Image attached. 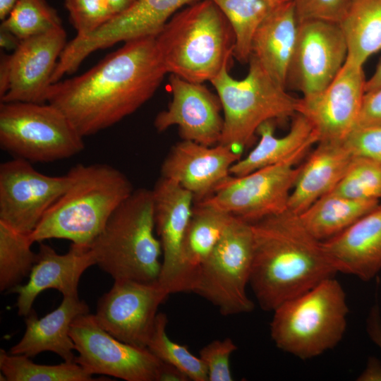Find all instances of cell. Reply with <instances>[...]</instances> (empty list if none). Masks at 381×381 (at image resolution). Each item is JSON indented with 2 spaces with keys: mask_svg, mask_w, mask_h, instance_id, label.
I'll use <instances>...</instances> for the list:
<instances>
[{
  "mask_svg": "<svg viewBox=\"0 0 381 381\" xmlns=\"http://www.w3.org/2000/svg\"><path fill=\"white\" fill-rule=\"evenodd\" d=\"M71 337L78 353L75 362L92 375L111 376L126 381H157L162 362L147 348L126 344L103 329L95 315L78 316Z\"/></svg>",
  "mask_w": 381,
  "mask_h": 381,
  "instance_id": "8fae6325",
  "label": "cell"
},
{
  "mask_svg": "<svg viewBox=\"0 0 381 381\" xmlns=\"http://www.w3.org/2000/svg\"><path fill=\"white\" fill-rule=\"evenodd\" d=\"M339 24L346 43V60L363 67L381 50V0H349Z\"/></svg>",
  "mask_w": 381,
  "mask_h": 381,
  "instance_id": "f1b7e54d",
  "label": "cell"
},
{
  "mask_svg": "<svg viewBox=\"0 0 381 381\" xmlns=\"http://www.w3.org/2000/svg\"><path fill=\"white\" fill-rule=\"evenodd\" d=\"M167 73L210 82L234 57L231 27L212 0H199L174 14L155 36Z\"/></svg>",
  "mask_w": 381,
  "mask_h": 381,
  "instance_id": "277c9868",
  "label": "cell"
},
{
  "mask_svg": "<svg viewBox=\"0 0 381 381\" xmlns=\"http://www.w3.org/2000/svg\"><path fill=\"white\" fill-rule=\"evenodd\" d=\"M171 100L167 108L158 113L154 126L162 132L172 126L179 128L182 140L213 146L219 143L224 119L222 104L202 83H193L171 75Z\"/></svg>",
  "mask_w": 381,
  "mask_h": 381,
  "instance_id": "e0dca14e",
  "label": "cell"
},
{
  "mask_svg": "<svg viewBox=\"0 0 381 381\" xmlns=\"http://www.w3.org/2000/svg\"><path fill=\"white\" fill-rule=\"evenodd\" d=\"M63 297L57 308L41 318L32 309L25 317L23 337L11 348L10 353L31 358L42 352L51 351L64 361H75L71 326L78 316L89 313V307L78 295Z\"/></svg>",
  "mask_w": 381,
  "mask_h": 381,
  "instance_id": "603a6c76",
  "label": "cell"
},
{
  "mask_svg": "<svg viewBox=\"0 0 381 381\" xmlns=\"http://www.w3.org/2000/svg\"><path fill=\"white\" fill-rule=\"evenodd\" d=\"M68 174L69 186L30 234L34 243L61 238L90 247L134 190L123 173L107 164H78Z\"/></svg>",
  "mask_w": 381,
  "mask_h": 381,
  "instance_id": "3957f363",
  "label": "cell"
},
{
  "mask_svg": "<svg viewBox=\"0 0 381 381\" xmlns=\"http://www.w3.org/2000/svg\"><path fill=\"white\" fill-rule=\"evenodd\" d=\"M309 149L248 174L231 175L211 196L200 201L249 223L284 212L301 170L296 164Z\"/></svg>",
  "mask_w": 381,
  "mask_h": 381,
  "instance_id": "30bf717a",
  "label": "cell"
},
{
  "mask_svg": "<svg viewBox=\"0 0 381 381\" xmlns=\"http://www.w3.org/2000/svg\"><path fill=\"white\" fill-rule=\"evenodd\" d=\"M330 192L351 198L381 201V164L354 156L344 176Z\"/></svg>",
  "mask_w": 381,
  "mask_h": 381,
  "instance_id": "e575fe53",
  "label": "cell"
},
{
  "mask_svg": "<svg viewBox=\"0 0 381 381\" xmlns=\"http://www.w3.org/2000/svg\"><path fill=\"white\" fill-rule=\"evenodd\" d=\"M299 23L308 20H322L339 23L349 0H293Z\"/></svg>",
  "mask_w": 381,
  "mask_h": 381,
  "instance_id": "74e56055",
  "label": "cell"
},
{
  "mask_svg": "<svg viewBox=\"0 0 381 381\" xmlns=\"http://www.w3.org/2000/svg\"><path fill=\"white\" fill-rule=\"evenodd\" d=\"M63 27L20 40L10 56V84L1 102H47L52 77L67 44Z\"/></svg>",
  "mask_w": 381,
  "mask_h": 381,
  "instance_id": "d6986e66",
  "label": "cell"
},
{
  "mask_svg": "<svg viewBox=\"0 0 381 381\" xmlns=\"http://www.w3.org/2000/svg\"><path fill=\"white\" fill-rule=\"evenodd\" d=\"M260 140L245 157L231 167V174L241 176L265 167L284 162L305 148L317 144L318 136L313 125L303 115L296 113L289 132L282 137L274 135L272 121L258 129Z\"/></svg>",
  "mask_w": 381,
  "mask_h": 381,
  "instance_id": "4316f807",
  "label": "cell"
},
{
  "mask_svg": "<svg viewBox=\"0 0 381 381\" xmlns=\"http://www.w3.org/2000/svg\"><path fill=\"white\" fill-rule=\"evenodd\" d=\"M338 272L370 281L381 271V202L339 234L322 241Z\"/></svg>",
  "mask_w": 381,
  "mask_h": 381,
  "instance_id": "7402d4cb",
  "label": "cell"
},
{
  "mask_svg": "<svg viewBox=\"0 0 381 381\" xmlns=\"http://www.w3.org/2000/svg\"><path fill=\"white\" fill-rule=\"evenodd\" d=\"M358 381H381V363L375 356L368 358L365 369L357 377Z\"/></svg>",
  "mask_w": 381,
  "mask_h": 381,
  "instance_id": "b9f144b4",
  "label": "cell"
},
{
  "mask_svg": "<svg viewBox=\"0 0 381 381\" xmlns=\"http://www.w3.org/2000/svg\"><path fill=\"white\" fill-rule=\"evenodd\" d=\"M366 329L370 339L381 351V318L378 304H375L368 314Z\"/></svg>",
  "mask_w": 381,
  "mask_h": 381,
  "instance_id": "60d3db41",
  "label": "cell"
},
{
  "mask_svg": "<svg viewBox=\"0 0 381 381\" xmlns=\"http://www.w3.org/2000/svg\"><path fill=\"white\" fill-rule=\"evenodd\" d=\"M77 37L87 36L116 16L107 0H64Z\"/></svg>",
  "mask_w": 381,
  "mask_h": 381,
  "instance_id": "d590c367",
  "label": "cell"
},
{
  "mask_svg": "<svg viewBox=\"0 0 381 381\" xmlns=\"http://www.w3.org/2000/svg\"><path fill=\"white\" fill-rule=\"evenodd\" d=\"M10 56L1 54L0 58V99L8 92L10 84Z\"/></svg>",
  "mask_w": 381,
  "mask_h": 381,
  "instance_id": "7bdbcfd3",
  "label": "cell"
},
{
  "mask_svg": "<svg viewBox=\"0 0 381 381\" xmlns=\"http://www.w3.org/2000/svg\"><path fill=\"white\" fill-rule=\"evenodd\" d=\"M347 57L345 38L338 23L308 20L298 23L285 88L303 97L324 90L336 77Z\"/></svg>",
  "mask_w": 381,
  "mask_h": 381,
  "instance_id": "5bb4252c",
  "label": "cell"
},
{
  "mask_svg": "<svg viewBox=\"0 0 381 381\" xmlns=\"http://www.w3.org/2000/svg\"><path fill=\"white\" fill-rule=\"evenodd\" d=\"M354 156L381 164V126H356L344 140Z\"/></svg>",
  "mask_w": 381,
  "mask_h": 381,
  "instance_id": "f35d334b",
  "label": "cell"
},
{
  "mask_svg": "<svg viewBox=\"0 0 381 381\" xmlns=\"http://www.w3.org/2000/svg\"><path fill=\"white\" fill-rule=\"evenodd\" d=\"M253 254L252 224L232 215L190 292L210 302L224 316L251 312L254 303L248 296L246 287Z\"/></svg>",
  "mask_w": 381,
  "mask_h": 381,
  "instance_id": "9c48e42d",
  "label": "cell"
},
{
  "mask_svg": "<svg viewBox=\"0 0 381 381\" xmlns=\"http://www.w3.org/2000/svg\"><path fill=\"white\" fill-rule=\"evenodd\" d=\"M155 231L162 250L158 282L167 291L176 270L181 245L190 220L195 198L176 182L161 176L152 189Z\"/></svg>",
  "mask_w": 381,
  "mask_h": 381,
  "instance_id": "44dd1931",
  "label": "cell"
},
{
  "mask_svg": "<svg viewBox=\"0 0 381 381\" xmlns=\"http://www.w3.org/2000/svg\"><path fill=\"white\" fill-rule=\"evenodd\" d=\"M0 380L92 381V375L75 361L57 365L37 364L23 355L0 350Z\"/></svg>",
  "mask_w": 381,
  "mask_h": 381,
  "instance_id": "4dcf8cb0",
  "label": "cell"
},
{
  "mask_svg": "<svg viewBox=\"0 0 381 381\" xmlns=\"http://www.w3.org/2000/svg\"><path fill=\"white\" fill-rule=\"evenodd\" d=\"M237 349L231 338L216 339L203 346L199 357L205 365L208 381H231L230 358Z\"/></svg>",
  "mask_w": 381,
  "mask_h": 381,
  "instance_id": "8d00e7d4",
  "label": "cell"
},
{
  "mask_svg": "<svg viewBox=\"0 0 381 381\" xmlns=\"http://www.w3.org/2000/svg\"><path fill=\"white\" fill-rule=\"evenodd\" d=\"M155 231L152 190H134L90 246L96 265L114 280L158 281L162 250Z\"/></svg>",
  "mask_w": 381,
  "mask_h": 381,
  "instance_id": "5b68a950",
  "label": "cell"
},
{
  "mask_svg": "<svg viewBox=\"0 0 381 381\" xmlns=\"http://www.w3.org/2000/svg\"><path fill=\"white\" fill-rule=\"evenodd\" d=\"M381 126V87L365 93L356 126Z\"/></svg>",
  "mask_w": 381,
  "mask_h": 381,
  "instance_id": "ab89813d",
  "label": "cell"
},
{
  "mask_svg": "<svg viewBox=\"0 0 381 381\" xmlns=\"http://www.w3.org/2000/svg\"><path fill=\"white\" fill-rule=\"evenodd\" d=\"M0 27L23 40L61 28L62 23L45 0H18Z\"/></svg>",
  "mask_w": 381,
  "mask_h": 381,
  "instance_id": "836d02e7",
  "label": "cell"
},
{
  "mask_svg": "<svg viewBox=\"0 0 381 381\" xmlns=\"http://www.w3.org/2000/svg\"><path fill=\"white\" fill-rule=\"evenodd\" d=\"M71 183L64 176L46 175L31 162L14 157L0 164V221L30 234Z\"/></svg>",
  "mask_w": 381,
  "mask_h": 381,
  "instance_id": "4fadbf2b",
  "label": "cell"
},
{
  "mask_svg": "<svg viewBox=\"0 0 381 381\" xmlns=\"http://www.w3.org/2000/svg\"><path fill=\"white\" fill-rule=\"evenodd\" d=\"M18 0H0V19L4 20Z\"/></svg>",
  "mask_w": 381,
  "mask_h": 381,
  "instance_id": "c3c4849f",
  "label": "cell"
},
{
  "mask_svg": "<svg viewBox=\"0 0 381 381\" xmlns=\"http://www.w3.org/2000/svg\"><path fill=\"white\" fill-rule=\"evenodd\" d=\"M20 40L10 31L0 27V46L2 49L15 50Z\"/></svg>",
  "mask_w": 381,
  "mask_h": 381,
  "instance_id": "f6af8a7d",
  "label": "cell"
},
{
  "mask_svg": "<svg viewBox=\"0 0 381 381\" xmlns=\"http://www.w3.org/2000/svg\"><path fill=\"white\" fill-rule=\"evenodd\" d=\"M248 72L234 79L224 68L210 83L223 111V131L219 143L241 152L253 140L265 122L294 116L298 99L274 80L260 64L250 56Z\"/></svg>",
  "mask_w": 381,
  "mask_h": 381,
  "instance_id": "52a82bcc",
  "label": "cell"
},
{
  "mask_svg": "<svg viewBox=\"0 0 381 381\" xmlns=\"http://www.w3.org/2000/svg\"><path fill=\"white\" fill-rule=\"evenodd\" d=\"M29 234L0 221V290L9 292L29 276L37 260Z\"/></svg>",
  "mask_w": 381,
  "mask_h": 381,
  "instance_id": "1f68e13d",
  "label": "cell"
},
{
  "mask_svg": "<svg viewBox=\"0 0 381 381\" xmlns=\"http://www.w3.org/2000/svg\"><path fill=\"white\" fill-rule=\"evenodd\" d=\"M270 335L282 351L306 360L335 347L346 328L345 292L334 277L273 311Z\"/></svg>",
  "mask_w": 381,
  "mask_h": 381,
  "instance_id": "8992f818",
  "label": "cell"
},
{
  "mask_svg": "<svg viewBox=\"0 0 381 381\" xmlns=\"http://www.w3.org/2000/svg\"><path fill=\"white\" fill-rule=\"evenodd\" d=\"M241 157V152L227 145L207 146L182 140L164 159L161 176L176 182L200 201L231 176V167Z\"/></svg>",
  "mask_w": 381,
  "mask_h": 381,
  "instance_id": "ac0fdd59",
  "label": "cell"
},
{
  "mask_svg": "<svg viewBox=\"0 0 381 381\" xmlns=\"http://www.w3.org/2000/svg\"><path fill=\"white\" fill-rule=\"evenodd\" d=\"M199 0H135L126 10L114 16L92 33L75 36L61 53L54 76L73 73L92 52L120 42L155 37L170 18L186 5Z\"/></svg>",
  "mask_w": 381,
  "mask_h": 381,
  "instance_id": "7c38bea8",
  "label": "cell"
},
{
  "mask_svg": "<svg viewBox=\"0 0 381 381\" xmlns=\"http://www.w3.org/2000/svg\"><path fill=\"white\" fill-rule=\"evenodd\" d=\"M188 377L178 368L162 362L157 381H188Z\"/></svg>",
  "mask_w": 381,
  "mask_h": 381,
  "instance_id": "ee69618b",
  "label": "cell"
},
{
  "mask_svg": "<svg viewBox=\"0 0 381 381\" xmlns=\"http://www.w3.org/2000/svg\"><path fill=\"white\" fill-rule=\"evenodd\" d=\"M298 28V22L291 0L276 9L262 22L251 43L250 56L284 88Z\"/></svg>",
  "mask_w": 381,
  "mask_h": 381,
  "instance_id": "484cf974",
  "label": "cell"
},
{
  "mask_svg": "<svg viewBox=\"0 0 381 381\" xmlns=\"http://www.w3.org/2000/svg\"><path fill=\"white\" fill-rule=\"evenodd\" d=\"M37 260L24 285L13 288L8 293L16 294V307L20 316L26 317L32 310L37 296L53 289L63 296H77L80 279L85 271L95 265L90 247L71 243L65 254L57 253L51 246L40 243Z\"/></svg>",
  "mask_w": 381,
  "mask_h": 381,
  "instance_id": "ffe728a7",
  "label": "cell"
},
{
  "mask_svg": "<svg viewBox=\"0 0 381 381\" xmlns=\"http://www.w3.org/2000/svg\"><path fill=\"white\" fill-rule=\"evenodd\" d=\"M167 323V316L164 313H158L147 346L148 350L160 361L180 370L189 380L208 381L207 368L200 357L168 337Z\"/></svg>",
  "mask_w": 381,
  "mask_h": 381,
  "instance_id": "d6a6232c",
  "label": "cell"
},
{
  "mask_svg": "<svg viewBox=\"0 0 381 381\" xmlns=\"http://www.w3.org/2000/svg\"><path fill=\"white\" fill-rule=\"evenodd\" d=\"M353 157L344 141L318 142L306 163L301 165L288 210L299 214L332 191L344 176Z\"/></svg>",
  "mask_w": 381,
  "mask_h": 381,
  "instance_id": "d4e9b609",
  "label": "cell"
},
{
  "mask_svg": "<svg viewBox=\"0 0 381 381\" xmlns=\"http://www.w3.org/2000/svg\"><path fill=\"white\" fill-rule=\"evenodd\" d=\"M365 83L363 67L346 59L324 90L298 99L296 113L309 120L318 142H343L357 126Z\"/></svg>",
  "mask_w": 381,
  "mask_h": 381,
  "instance_id": "2e32d148",
  "label": "cell"
},
{
  "mask_svg": "<svg viewBox=\"0 0 381 381\" xmlns=\"http://www.w3.org/2000/svg\"><path fill=\"white\" fill-rule=\"evenodd\" d=\"M381 87V59L373 74L366 80L365 92Z\"/></svg>",
  "mask_w": 381,
  "mask_h": 381,
  "instance_id": "bcb514c9",
  "label": "cell"
},
{
  "mask_svg": "<svg viewBox=\"0 0 381 381\" xmlns=\"http://www.w3.org/2000/svg\"><path fill=\"white\" fill-rule=\"evenodd\" d=\"M221 10L235 37L234 57L248 62L253 36L262 22L276 9L291 0H212Z\"/></svg>",
  "mask_w": 381,
  "mask_h": 381,
  "instance_id": "f546056e",
  "label": "cell"
},
{
  "mask_svg": "<svg viewBox=\"0 0 381 381\" xmlns=\"http://www.w3.org/2000/svg\"><path fill=\"white\" fill-rule=\"evenodd\" d=\"M169 295L158 281L114 280L110 290L99 298L95 316L116 339L147 348L157 309Z\"/></svg>",
  "mask_w": 381,
  "mask_h": 381,
  "instance_id": "9a60e30c",
  "label": "cell"
},
{
  "mask_svg": "<svg viewBox=\"0 0 381 381\" xmlns=\"http://www.w3.org/2000/svg\"><path fill=\"white\" fill-rule=\"evenodd\" d=\"M166 68L155 37L124 42L84 73L50 85L46 101L84 138L132 114L155 93Z\"/></svg>",
  "mask_w": 381,
  "mask_h": 381,
  "instance_id": "6da1fadb",
  "label": "cell"
},
{
  "mask_svg": "<svg viewBox=\"0 0 381 381\" xmlns=\"http://www.w3.org/2000/svg\"><path fill=\"white\" fill-rule=\"evenodd\" d=\"M115 14L117 15L128 8L135 0H107Z\"/></svg>",
  "mask_w": 381,
  "mask_h": 381,
  "instance_id": "7dc6e473",
  "label": "cell"
},
{
  "mask_svg": "<svg viewBox=\"0 0 381 381\" xmlns=\"http://www.w3.org/2000/svg\"><path fill=\"white\" fill-rule=\"evenodd\" d=\"M251 224L249 284L262 310L273 311L338 272L322 241L305 229L298 214L286 210Z\"/></svg>",
  "mask_w": 381,
  "mask_h": 381,
  "instance_id": "7a4b0ae2",
  "label": "cell"
},
{
  "mask_svg": "<svg viewBox=\"0 0 381 381\" xmlns=\"http://www.w3.org/2000/svg\"><path fill=\"white\" fill-rule=\"evenodd\" d=\"M0 147L30 162L48 163L73 157L85 147L68 118L47 103L1 102Z\"/></svg>",
  "mask_w": 381,
  "mask_h": 381,
  "instance_id": "ba28073f",
  "label": "cell"
},
{
  "mask_svg": "<svg viewBox=\"0 0 381 381\" xmlns=\"http://www.w3.org/2000/svg\"><path fill=\"white\" fill-rule=\"evenodd\" d=\"M380 202L351 198L329 192L298 215L303 226L313 237L325 241L352 226Z\"/></svg>",
  "mask_w": 381,
  "mask_h": 381,
  "instance_id": "83f0119b",
  "label": "cell"
},
{
  "mask_svg": "<svg viewBox=\"0 0 381 381\" xmlns=\"http://www.w3.org/2000/svg\"><path fill=\"white\" fill-rule=\"evenodd\" d=\"M232 215L196 202L184 234L170 294L190 292L200 269L221 238Z\"/></svg>",
  "mask_w": 381,
  "mask_h": 381,
  "instance_id": "cb8c5ba5",
  "label": "cell"
}]
</instances>
